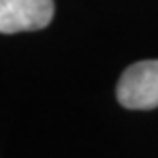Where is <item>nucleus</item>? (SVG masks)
<instances>
[{"mask_svg": "<svg viewBox=\"0 0 158 158\" xmlns=\"http://www.w3.org/2000/svg\"><path fill=\"white\" fill-rule=\"evenodd\" d=\"M53 0H0V32L40 31L53 19Z\"/></svg>", "mask_w": 158, "mask_h": 158, "instance_id": "f03ea898", "label": "nucleus"}, {"mask_svg": "<svg viewBox=\"0 0 158 158\" xmlns=\"http://www.w3.org/2000/svg\"><path fill=\"white\" fill-rule=\"evenodd\" d=\"M116 99L130 110H151L158 107V59L130 65L116 86Z\"/></svg>", "mask_w": 158, "mask_h": 158, "instance_id": "f257e3e1", "label": "nucleus"}]
</instances>
